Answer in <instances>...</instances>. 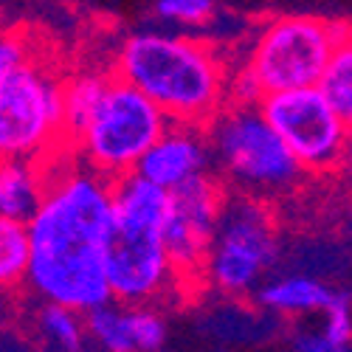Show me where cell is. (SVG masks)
I'll return each mask as SVG.
<instances>
[{
	"instance_id": "obj_1",
	"label": "cell",
	"mask_w": 352,
	"mask_h": 352,
	"mask_svg": "<svg viewBox=\"0 0 352 352\" xmlns=\"http://www.w3.org/2000/svg\"><path fill=\"white\" fill-rule=\"evenodd\" d=\"M43 203L28 217L25 287L37 302L87 313L110 302L104 254L113 228L110 181L82 161L51 155Z\"/></svg>"
},
{
	"instance_id": "obj_2",
	"label": "cell",
	"mask_w": 352,
	"mask_h": 352,
	"mask_svg": "<svg viewBox=\"0 0 352 352\" xmlns=\"http://www.w3.org/2000/svg\"><path fill=\"white\" fill-rule=\"evenodd\" d=\"M116 76L144 94L169 122L203 127L226 104L228 63L209 40L141 28L116 54Z\"/></svg>"
},
{
	"instance_id": "obj_3",
	"label": "cell",
	"mask_w": 352,
	"mask_h": 352,
	"mask_svg": "<svg viewBox=\"0 0 352 352\" xmlns=\"http://www.w3.org/2000/svg\"><path fill=\"white\" fill-rule=\"evenodd\" d=\"M203 130L212 169L228 192L271 203L290 197L307 178L259 113V104H223Z\"/></svg>"
},
{
	"instance_id": "obj_4",
	"label": "cell",
	"mask_w": 352,
	"mask_h": 352,
	"mask_svg": "<svg viewBox=\"0 0 352 352\" xmlns=\"http://www.w3.org/2000/svg\"><path fill=\"white\" fill-rule=\"evenodd\" d=\"M279 254V226L271 203L243 192H226L200 268V285H209L226 299H245L271 276Z\"/></svg>"
},
{
	"instance_id": "obj_5",
	"label": "cell",
	"mask_w": 352,
	"mask_h": 352,
	"mask_svg": "<svg viewBox=\"0 0 352 352\" xmlns=\"http://www.w3.org/2000/svg\"><path fill=\"white\" fill-rule=\"evenodd\" d=\"M166 124L169 119L144 94L119 76H110L96 110L71 144L87 169L116 181L135 169Z\"/></svg>"
},
{
	"instance_id": "obj_6",
	"label": "cell",
	"mask_w": 352,
	"mask_h": 352,
	"mask_svg": "<svg viewBox=\"0 0 352 352\" xmlns=\"http://www.w3.org/2000/svg\"><path fill=\"white\" fill-rule=\"evenodd\" d=\"M344 40H349L346 23L310 14L274 17L256 32L243 65L256 79L262 96L313 87Z\"/></svg>"
},
{
	"instance_id": "obj_7",
	"label": "cell",
	"mask_w": 352,
	"mask_h": 352,
	"mask_svg": "<svg viewBox=\"0 0 352 352\" xmlns=\"http://www.w3.org/2000/svg\"><path fill=\"white\" fill-rule=\"evenodd\" d=\"M63 144V79L34 56L0 87V158L48 161Z\"/></svg>"
},
{
	"instance_id": "obj_8",
	"label": "cell",
	"mask_w": 352,
	"mask_h": 352,
	"mask_svg": "<svg viewBox=\"0 0 352 352\" xmlns=\"http://www.w3.org/2000/svg\"><path fill=\"white\" fill-rule=\"evenodd\" d=\"M256 104L305 175H333L344 166L349 122L330 107L316 85L265 94Z\"/></svg>"
},
{
	"instance_id": "obj_9",
	"label": "cell",
	"mask_w": 352,
	"mask_h": 352,
	"mask_svg": "<svg viewBox=\"0 0 352 352\" xmlns=\"http://www.w3.org/2000/svg\"><path fill=\"white\" fill-rule=\"evenodd\" d=\"M104 279L110 299L122 305H155L184 285L166 254L161 228L116 220L104 254Z\"/></svg>"
},
{
	"instance_id": "obj_10",
	"label": "cell",
	"mask_w": 352,
	"mask_h": 352,
	"mask_svg": "<svg viewBox=\"0 0 352 352\" xmlns=\"http://www.w3.org/2000/svg\"><path fill=\"white\" fill-rule=\"evenodd\" d=\"M226 192L228 189L214 172L197 175L169 192V212L161 237L184 285H200V268L206 259Z\"/></svg>"
},
{
	"instance_id": "obj_11",
	"label": "cell",
	"mask_w": 352,
	"mask_h": 352,
	"mask_svg": "<svg viewBox=\"0 0 352 352\" xmlns=\"http://www.w3.org/2000/svg\"><path fill=\"white\" fill-rule=\"evenodd\" d=\"M87 346L96 352H161L169 324L153 305L104 302L82 313Z\"/></svg>"
},
{
	"instance_id": "obj_12",
	"label": "cell",
	"mask_w": 352,
	"mask_h": 352,
	"mask_svg": "<svg viewBox=\"0 0 352 352\" xmlns=\"http://www.w3.org/2000/svg\"><path fill=\"white\" fill-rule=\"evenodd\" d=\"M133 172H138L141 178L153 181L166 192L184 186L197 175L212 172L206 130L200 124L169 122L164 133L150 144V150L141 155Z\"/></svg>"
},
{
	"instance_id": "obj_13",
	"label": "cell",
	"mask_w": 352,
	"mask_h": 352,
	"mask_svg": "<svg viewBox=\"0 0 352 352\" xmlns=\"http://www.w3.org/2000/svg\"><path fill=\"white\" fill-rule=\"evenodd\" d=\"M336 287H330L324 279L313 274L296 271V274H279V276H265L262 285L254 290V296L262 310L285 318H305L316 316L327 307L333 299Z\"/></svg>"
},
{
	"instance_id": "obj_14",
	"label": "cell",
	"mask_w": 352,
	"mask_h": 352,
	"mask_svg": "<svg viewBox=\"0 0 352 352\" xmlns=\"http://www.w3.org/2000/svg\"><path fill=\"white\" fill-rule=\"evenodd\" d=\"M110 206L116 223L164 228L169 212V192L141 178L138 172H127L122 178L110 181Z\"/></svg>"
},
{
	"instance_id": "obj_15",
	"label": "cell",
	"mask_w": 352,
	"mask_h": 352,
	"mask_svg": "<svg viewBox=\"0 0 352 352\" xmlns=\"http://www.w3.org/2000/svg\"><path fill=\"white\" fill-rule=\"evenodd\" d=\"M48 184L45 161L0 158V217L28 223L43 203Z\"/></svg>"
},
{
	"instance_id": "obj_16",
	"label": "cell",
	"mask_w": 352,
	"mask_h": 352,
	"mask_svg": "<svg viewBox=\"0 0 352 352\" xmlns=\"http://www.w3.org/2000/svg\"><path fill=\"white\" fill-rule=\"evenodd\" d=\"M28 352H87L82 313L37 302L28 313Z\"/></svg>"
},
{
	"instance_id": "obj_17",
	"label": "cell",
	"mask_w": 352,
	"mask_h": 352,
	"mask_svg": "<svg viewBox=\"0 0 352 352\" xmlns=\"http://www.w3.org/2000/svg\"><path fill=\"white\" fill-rule=\"evenodd\" d=\"M104 74L96 71H79L68 79H63V124H65V141H74L76 133L91 119L96 110L104 87H107Z\"/></svg>"
},
{
	"instance_id": "obj_18",
	"label": "cell",
	"mask_w": 352,
	"mask_h": 352,
	"mask_svg": "<svg viewBox=\"0 0 352 352\" xmlns=\"http://www.w3.org/2000/svg\"><path fill=\"white\" fill-rule=\"evenodd\" d=\"M28 268V231L25 223L0 217V293L25 287Z\"/></svg>"
},
{
	"instance_id": "obj_19",
	"label": "cell",
	"mask_w": 352,
	"mask_h": 352,
	"mask_svg": "<svg viewBox=\"0 0 352 352\" xmlns=\"http://www.w3.org/2000/svg\"><path fill=\"white\" fill-rule=\"evenodd\" d=\"M316 87L338 116L352 122V40H344L333 51Z\"/></svg>"
},
{
	"instance_id": "obj_20",
	"label": "cell",
	"mask_w": 352,
	"mask_h": 352,
	"mask_svg": "<svg viewBox=\"0 0 352 352\" xmlns=\"http://www.w3.org/2000/svg\"><path fill=\"white\" fill-rule=\"evenodd\" d=\"M153 12L175 28H209L217 17L214 0H155Z\"/></svg>"
},
{
	"instance_id": "obj_21",
	"label": "cell",
	"mask_w": 352,
	"mask_h": 352,
	"mask_svg": "<svg viewBox=\"0 0 352 352\" xmlns=\"http://www.w3.org/2000/svg\"><path fill=\"white\" fill-rule=\"evenodd\" d=\"M34 60L32 40L20 32H0V87Z\"/></svg>"
},
{
	"instance_id": "obj_22",
	"label": "cell",
	"mask_w": 352,
	"mask_h": 352,
	"mask_svg": "<svg viewBox=\"0 0 352 352\" xmlns=\"http://www.w3.org/2000/svg\"><path fill=\"white\" fill-rule=\"evenodd\" d=\"M318 316H321V330H324L333 341L349 344V338H352V305H349L346 290H336L333 299L327 302V307Z\"/></svg>"
},
{
	"instance_id": "obj_23",
	"label": "cell",
	"mask_w": 352,
	"mask_h": 352,
	"mask_svg": "<svg viewBox=\"0 0 352 352\" xmlns=\"http://www.w3.org/2000/svg\"><path fill=\"white\" fill-rule=\"evenodd\" d=\"M293 352H349V344L333 341L321 327H296L290 336Z\"/></svg>"
},
{
	"instance_id": "obj_24",
	"label": "cell",
	"mask_w": 352,
	"mask_h": 352,
	"mask_svg": "<svg viewBox=\"0 0 352 352\" xmlns=\"http://www.w3.org/2000/svg\"><path fill=\"white\" fill-rule=\"evenodd\" d=\"M6 3H9V0H0V6H6Z\"/></svg>"
},
{
	"instance_id": "obj_25",
	"label": "cell",
	"mask_w": 352,
	"mask_h": 352,
	"mask_svg": "<svg viewBox=\"0 0 352 352\" xmlns=\"http://www.w3.org/2000/svg\"><path fill=\"white\" fill-rule=\"evenodd\" d=\"M3 296H6V293H0V302H3Z\"/></svg>"
}]
</instances>
